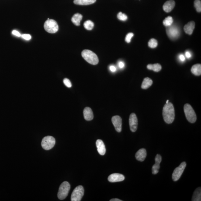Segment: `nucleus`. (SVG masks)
I'll return each instance as SVG.
<instances>
[{
  "instance_id": "nucleus-39",
  "label": "nucleus",
  "mask_w": 201,
  "mask_h": 201,
  "mask_svg": "<svg viewBox=\"0 0 201 201\" xmlns=\"http://www.w3.org/2000/svg\"><path fill=\"white\" fill-rule=\"evenodd\" d=\"M168 102H169V100H167V102H167V103H168Z\"/></svg>"
},
{
  "instance_id": "nucleus-35",
  "label": "nucleus",
  "mask_w": 201,
  "mask_h": 201,
  "mask_svg": "<svg viewBox=\"0 0 201 201\" xmlns=\"http://www.w3.org/2000/svg\"><path fill=\"white\" fill-rule=\"evenodd\" d=\"M118 67L120 69H122L124 67L125 64L124 63L123 61H120L119 62L118 64Z\"/></svg>"
},
{
  "instance_id": "nucleus-11",
  "label": "nucleus",
  "mask_w": 201,
  "mask_h": 201,
  "mask_svg": "<svg viewBox=\"0 0 201 201\" xmlns=\"http://www.w3.org/2000/svg\"><path fill=\"white\" fill-rule=\"evenodd\" d=\"M112 122L116 131L120 132L122 130V119L118 115H115L112 118Z\"/></svg>"
},
{
  "instance_id": "nucleus-10",
  "label": "nucleus",
  "mask_w": 201,
  "mask_h": 201,
  "mask_svg": "<svg viewBox=\"0 0 201 201\" xmlns=\"http://www.w3.org/2000/svg\"><path fill=\"white\" fill-rule=\"evenodd\" d=\"M129 123L131 131L133 132H135L137 130L138 125L137 118L135 114L133 113L130 114Z\"/></svg>"
},
{
  "instance_id": "nucleus-18",
  "label": "nucleus",
  "mask_w": 201,
  "mask_h": 201,
  "mask_svg": "<svg viewBox=\"0 0 201 201\" xmlns=\"http://www.w3.org/2000/svg\"><path fill=\"white\" fill-rule=\"evenodd\" d=\"M194 28V21H190L184 26V31L187 34L191 35L193 33Z\"/></svg>"
},
{
  "instance_id": "nucleus-37",
  "label": "nucleus",
  "mask_w": 201,
  "mask_h": 201,
  "mask_svg": "<svg viewBox=\"0 0 201 201\" xmlns=\"http://www.w3.org/2000/svg\"><path fill=\"white\" fill-rule=\"evenodd\" d=\"M186 56L187 58H190L191 56V54L190 53V52L187 51L185 53Z\"/></svg>"
},
{
  "instance_id": "nucleus-21",
  "label": "nucleus",
  "mask_w": 201,
  "mask_h": 201,
  "mask_svg": "<svg viewBox=\"0 0 201 201\" xmlns=\"http://www.w3.org/2000/svg\"><path fill=\"white\" fill-rule=\"evenodd\" d=\"M153 83V81L149 77H146L144 79L143 83H142L141 87L143 89H147L150 87Z\"/></svg>"
},
{
  "instance_id": "nucleus-34",
  "label": "nucleus",
  "mask_w": 201,
  "mask_h": 201,
  "mask_svg": "<svg viewBox=\"0 0 201 201\" xmlns=\"http://www.w3.org/2000/svg\"><path fill=\"white\" fill-rule=\"evenodd\" d=\"M109 69L110 70L111 72H115L116 70V68L115 66L113 65L110 66Z\"/></svg>"
},
{
  "instance_id": "nucleus-24",
  "label": "nucleus",
  "mask_w": 201,
  "mask_h": 201,
  "mask_svg": "<svg viewBox=\"0 0 201 201\" xmlns=\"http://www.w3.org/2000/svg\"><path fill=\"white\" fill-rule=\"evenodd\" d=\"M148 69L153 70L155 72L160 71L162 69V67L159 64H149L147 67Z\"/></svg>"
},
{
  "instance_id": "nucleus-15",
  "label": "nucleus",
  "mask_w": 201,
  "mask_h": 201,
  "mask_svg": "<svg viewBox=\"0 0 201 201\" xmlns=\"http://www.w3.org/2000/svg\"><path fill=\"white\" fill-rule=\"evenodd\" d=\"M147 156L146 150L144 148L139 149L136 152L135 157L137 160L142 162L145 160Z\"/></svg>"
},
{
  "instance_id": "nucleus-20",
  "label": "nucleus",
  "mask_w": 201,
  "mask_h": 201,
  "mask_svg": "<svg viewBox=\"0 0 201 201\" xmlns=\"http://www.w3.org/2000/svg\"><path fill=\"white\" fill-rule=\"evenodd\" d=\"M96 0H74V3L77 5H87L94 3Z\"/></svg>"
},
{
  "instance_id": "nucleus-30",
  "label": "nucleus",
  "mask_w": 201,
  "mask_h": 201,
  "mask_svg": "<svg viewBox=\"0 0 201 201\" xmlns=\"http://www.w3.org/2000/svg\"><path fill=\"white\" fill-rule=\"evenodd\" d=\"M134 36V34L133 33H129L127 34L125 38V41L127 43H130L131 42L132 38Z\"/></svg>"
},
{
  "instance_id": "nucleus-29",
  "label": "nucleus",
  "mask_w": 201,
  "mask_h": 201,
  "mask_svg": "<svg viewBox=\"0 0 201 201\" xmlns=\"http://www.w3.org/2000/svg\"><path fill=\"white\" fill-rule=\"evenodd\" d=\"M117 18H118V20H122V21H125V20H127L128 17L125 14H123L121 12H120L117 15Z\"/></svg>"
},
{
  "instance_id": "nucleus-4",
  "label": "nucleus",
  "mask_w": 201,
  "mask_h": 201,
  "mask_svg": "<svg viewBox=\"0 0 201 201\" xmlns=\"http://www.w3.org/2000/svg\"><path fill=\"white\" fill-rule=\"evenodd\" d=\"M70 189L69 183L64 181L60 186L58 194V199L61 200L65 199L68 194Z\"/></svg>"
},
{
  "instance_id": "nucleus-5",
  "label": "nucleus",
  "mask_w": 201,
  "mask_h": 201,
  "mask_svg": "<svg viewBox=\"0 0 201 201\" xmlns=\"http://www.w3.org/2000/svg\"><path fill=\"white\" fill-rule=\"evenodd\" d=\"M184 111L188 121L191 123L196 121L197 116L194 110L189 104H186L184 106Z\"/></svg>"
},
{
  "instance_id": "nucleus-26",
  "label": "nucleus",
  "mask_w": 201,
  "mask_h": 201,
  "mask_svg": "<svg viewBox=\"0 0 201 201\" xmlns=\"http://www.w3.org/2000/svg\"><path fill=\"white\" fill-rule=\"evenodd\" d=\"M173 22V19L171 16H168V17L166 18L165 20L163 21V24L166 26L168 27L169 26H171Z\"/></svg>"
},
{
  "instance_id": "nucleus-12",
  "label": "nucleus",
  "mask_w": 201,
  "mask_h": 201,
  "mask_svg": "<svg viewBox=\"0 0 201 201\" xmlns=\"http://www.w3.org/2000/svg\"><path fill=\"white\" fill-rule=\"evenodd\" d=\"M125 177L123 175L118 173H114L110 175L108 177V181L111 183L118 182L123 181Z\"/></svg>"
},
{
  "instance_id": "nucleus-27",
  "label": "nucleus",
  "mask_w": 201,
  "mask_h": 201,
  "mask_svg": "<svg viewBox=\"0 0 201 201\" xmlns=\"http://www.w3.org/2000/svg\"><path fill=\"white\" fill-rule=\"evenodd\" d=\"M158 45L157 41L154 39H151L148 42V45L150 48H156Z\"/></svg>"
},
{
  "instance_id": "nucleus-36",
  "label": "nucleus",
  "mask_w": 201,
  "mask_h": 201,
  "mask_svg": "<svg viewBox=\"0 0 201 201\" xmlns=\"http://www.w3.org/2000/svg\"><path fill=\"white\" fill-rule=\"evenodd\" d=\"M179 58L180 61H185V57L183 55H180L179 56Z\"/></svg>"
},
{
  "instance_id": "nucleus-3",
  "label": "nucleus",
  "mask_w": 201,
  "mask_h": 201,
  "mask_svg": "<svg viewBox=\"0 0 201 201\" xmlns=\"http://www.w3.org/2000/svg\"><path fill=\"white\" fill-rule=\"evenodd\" d=\"M44 29L48 33H55L58 30V26L56 20L48 18L44 24Z\"/></svg>"
},
{
  "instance_id": "nucleus-17",
  "label": "nucleus",
  "mask_w": 201,
  "mask_h": 201,
  "mask_svg": "<svg viewBox=\"0 0 201 201\" xmlns=\"http://www.w3.org/2000/svg\"><path fill=\"white\" fill-rule=\"evenodd\" d=\"M83 115L85 120L91 121L94 118V114L92 110L90 108L87 107L83 110Z\"/></svg>"
},
{
  "instance_id": "nucleus-2",
  "label": "nucleus",
  "mask_w": 201,
  "mask_h": 201,
  "mask_svg": "<svg viewBox=\"0 0 201 201\" xmlns=\"http://www.w3.org/2000/svg\"><path fill=\"white\" fill-rule=\"evenodd\" d=\"M82 56L87 62L92 65H96L99 62L98 56L90 50H83L82 52Z\"/></svg>"
},
{
  "instance_id": "nucleus-32",
  "label": "nucleus",
  "mask_w": 201,
  "mask_h": 201,
  "mask_svg": "<svg viewBox=\"0 0 201 201\" xmlns=\"http://www.w3.org/2000/svg\"><path fill=\"white\" fill-rule=\"evenodd\" d=\"M22 38L26 40H29L31 39V35L29 34H24L22 35Z\"/></svg>"
},
{
  "instance_id": "nucleus-22",
  "label": "nucleus",
  "mask_w": 201,
  "mask_h": 201,
  "mask_svg": "<svg viewBox=\"0 0 201 201\" xmlns=\"http://www.w3.org/2000/svg\"><path fill=\"white\" fill-rule=\"evenodd\" d=\"M191 72L195 75H200L201 74V64H197L194 65L191 69Z\"/></svg>"
},
{
  "instance_id": "nucleus-8",
  "label": "nucleus",
  "mask_w": 201,
  "mask_h": 201,
  "mask_svg": "<svg viewBox=\"0 0 201 201\" xmlns=\"http://www.w3.org/2000/svg\"><path fill=\"white\" fill-rule=\"evenodd\" d=\"M167 33L169 37L172 39H177L179 37L180 32L179 29L176 26H171L167 27Z\"/></svg>"
},
{
  "instance_id": "nucleus-25",
  "label": "nucleus",
  "mask_w": 201,
  "mask_h": 201,
  "mask_svg": "<svg viewBox=\"0 0 201 201\" xmlns=\"http://www.w3.org/2000/svg\"><path fill=\"white\" fill-rule=\"evenodd\" d=\"M85 28L87 30H91L93 29L94 23L91 20H87L83 24Z\"/></svg>"
},
{
  "instance_id": "nucleus-38",
  "label": "nucleus",
  "mask_w": 201,
  "mask_h": 201,
  "mask_svg": "<svg viewBox=\"0 0 201 201\" xmlns=\"http://www.w3.org/2000/svg\"><path fill=\"white\" fill-rule=\"evenodd\" d=\"M110 201H122V200L118 199H113L110 200Z\"/></svg>"
},
{
  "instance_id": "nucleus-14",
  "label": "nucleus",
  "mask_w": 201,
  "mask_h": 201,
  "mask_svg": "<svg viewBox=\"0 0 201 201\" xmlns=\"http://www.w3.org/2000/svg\"><path fill=\"white\" fill-rule=\"evenodd\" d=\"M96 145L98 152L99 154L102 155H105L106 152V149L103 141L100 139H98L96 140Z\"/></svg>"
},
{
  "instance_id": "nucleus-19",
  "label": "nucleus",
  "mask_w": 201,
  "mask_h": 201,
  "mask_svg": "<svg viewBox=\"0 0 201 201\" xmlns=\"http://www.w3.org/2000/svg\"><path fill=\"white\" fill-rule=\"evenodd\" d=\"M83 16L79 13H76L73 15L71 19V20L73 24L76 26L80 25V23L83 19Z\"/></svg>"
},
{
  "instance_id": "nucleus-23",
  "label": "nucleus",
  "mask_w": 201,
  "mask_h": 201,
  "mask_svg": "<svg viewBox=\"0 0 201 201\" xmlns=\"http://www.w3.org/2000/svg\"><path fill=\"white\" fill-rule=\"evenodd\" d=\"M201 200V189L200 187L198 188L193 193L192 201H200Z\"/></svg>"
},
{
  "instance_id": "nucleus-7",
  "label": "nucleus",
  "mask_w": 201,
  "mask_h": 201,
  "mask_svg": "<svg viewBox=\"0 0 201 201\" xmlns=\"http://www.w3.org/2000/svg\"><path fill=\"white\" fill-rule=\"evenodd\" d=\"M84 190L83 186H79L76 187L72 193L71 196L72 201H80L84 195Z\"/></svg>"
},
{
  "instance_id": "nucleus-33",
  "label": "nucleus",
  "mask_w": 201,
  "mask_h": 201,
  "mask_svg": "<svg viewBox=\"0 0 201 201\" xmlns=\"http://www.w3.org/2000/svg\"><path fill=\"white\" fill-rule=\"evenodd\" d=\"M12 33L13 34L15 35V36L17 37H20L21 36L20 34L19 33V32L17 31L13 30Z\"/></svg>"
},
{
  "instance_id": "nucleus-6",
  "label": "nucleus",
  "mask_w": 201,
  "mask_h": 201,
  "mask_svg": "<svg viewBox=\"0 0 201 201\" xmlns=\"http://www.w3.org/2000/svg\"><path fill=\"white\" fill-rule=\"evenodd\" d=\"M56 140L55 138L52 136H47L42 139L41 145L43 149L45 150H49L53 148L55 144Z\"/></svg>"
},
{
  "instance_id": "nucleus-31",
  "label": "nucleus",
  "mask_w": 201,
  "mask_h": 201,
  "mask_svg": "<svg viewBox=\"0 0 201 201\" xmlns=\"http://www.w3.org/2000/svg\"><path fill=\"white\" fill-rule=\"evenodd\" d=\"M64 83L67 87L71 88L72 87V83L70 80L69 79L65 78L64 80Z\"/></svg>"
},
{
  "instance_id": "nucleus-16",
  "label": "nucleus",
  "mask_w": 201,
  "mask_h": 201,
  "mask_svg": "<svg viewBox=\"0 0 201 201\" xmlns=\"http://www.w3.org/2000/svg\"><path fill=\"white\" fill-rule=\"evenodd\" d=\"M175 6V1L173 0H170L165 2L163 6V8L165 12H169L174 9Z\"/></svg>"
},
{
  "instance_id": "nucleus-9",
  "label": "nucleus",
  "mask_w": 201,
  "mask_h": 201,
  "mask_svg": "<svg viewBox=\"0 0 201 201\" xmlns=\"http://www.w3.org/2000/svg\"><path fill=\"white\" fill-rule=\"evenodd\" d=\"M186 166V162H182L178 167L176 168L173 172L172 175V180L176 181L179 179L184 172Z\"/></svg>"
},
{
  "instance_id": "nucleus-28",
  "label": "nucleus",
  "mask_w": 201,
  "mask_h": 201,
  "mask_svg": "<svg viewBox=\"0 0 201 201\" xmlns=\"http://www.w3.org/2000/svg\"><path fill=\"white\" fill-rule=\"evenodd\" d=\"M194 7L196 9V11L199 12H201V2L200 0H195L194 2Z\"/></svg>"
},
{
  "instance_id": "nucleus-1",
  "label": "nucleus",
  "mask_w": 201,
  "mask_h": 201,
  "mask_svg": "<svg viewBox=\"0 0 201 201\" xmlns=\"http://www.w3.org/2000/svg\"><path fill=\"white\" fill-rule=\"evenodd\" d=\"M163 116L167 124H171L174 121L175 114L174 106L171 102L166 103L163 109Z\"/></svg>"
},
{
  "instance_id": "nucleus-13",
  "label": "nucleus",
  "mask_w": 201,
  "mask_h": 201,
  "mask_svg": "<svg viewBox=\"0 0 201 201\" xmlns=\"http://www.w3.org/2000/svg\"><path fill=\"white\" fill-rule=\"evenodd\" d=\"M162 161V157L160 155L157 154L155 158V164L152 167V173L153 174H156L159 172L160 164Z\"/></svg>"
}]
</instances>
